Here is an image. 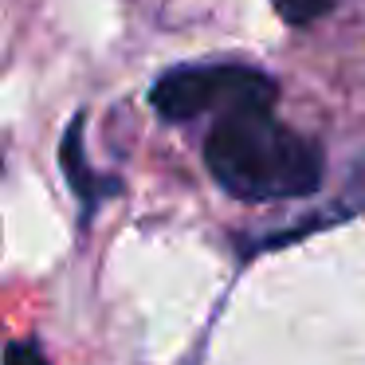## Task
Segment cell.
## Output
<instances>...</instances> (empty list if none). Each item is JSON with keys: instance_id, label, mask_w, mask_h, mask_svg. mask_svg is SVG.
Returning <instances> with one entry per match:
<instances>
[{"instance_id": "obj_1", "label": "cell", "mask_w": 365, "mask_h": 365, "mask_svg": "<svg viewBox=\"0 0 365 365\" xmlns=\"http://www.w3.org/2000/svg\"><path fill=\"white\" fill-rule=\"evenodd\" d=\"M205 165L224 192L252 205L314 197L322 185V145L279 122L271 106L220 114L205 138Z\"/></svg>"}, {"instance_id": "obj_2", "label": "cell", "mask_w": 365, "mask_h": 365, "mask_svg": "<svg viewBox=\"0 0 365 365\" xmlns=\"http://www.w3.org/2000/svg\"><path fill=\"white\" fill-rule=\"evenodd\" d=\"M279 95L275 79H267L255 67L240 63H192L165 71L150 91V103L158 118L189 122L208 110H244V106H271Z\"/></svg>"}, {"instance_id": "obj_3", "label": "cell", "mask_w": 365, "mask_h": 365, "mask_svg": "<svg viewBox=\"0 0 365 365\" xmlns=\"http://www.w3.org/2000/svg\"><path fill=\"white\" fill-rule=\"evenodd\" d=\"M79 134H83V114L71 122V126H67L63 150H59V165H63V177H67V185L75 189V197H79L87 208H95L98 200H103V192L118 189V181H103V177L87 165V158H83V138Z\"/></svg>"}, {"instance_id": "obj_4", "label": "cell", "mask_w": 365, "mask_h": 365, "mask_svg": "<svg viewBox=\"0 0 365 365\" xmlns=\"http://www.w3.org/2000/svg\"><path fill=\"white\" fill-rule=\"evenodd\" d=\"M334 4H338V0H275V12L287 24L302 28V24H314L318 16H326Z\"/></svg>"}, {"instance_id": "obj_5", "label": "cell", "mask_w": 365, "mask_h": 365, "mask_svg": "<svg viewBox=\"0 0 365 365\" xmlns=\"http://www.w3.org/2000/svg\"><path fill=\"white\" fill-rule=\"evenodd\" d=\"M4 365H48V357L36 341H12L4 349Z\"/></svg>"}]
</instances>
